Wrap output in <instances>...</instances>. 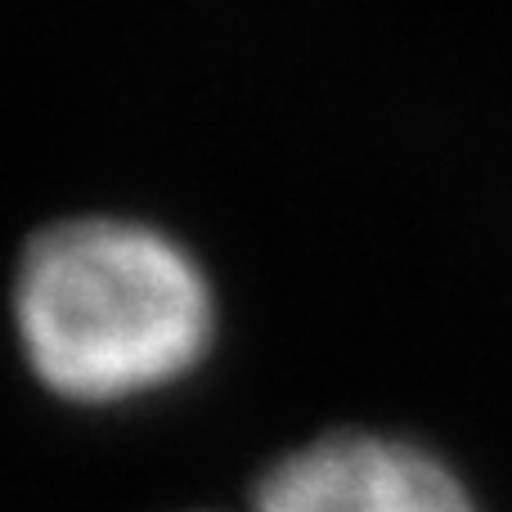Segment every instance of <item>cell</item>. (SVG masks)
Instances as JSON below:
<instances>
[{
	"label": "cell",
	"instance_id": "6da1fadb",
	"mask_svg": "<svg viewBox=\"0 0 512 512\" xmlns=\"http://www.w3.org/2000/svg\"><path fill=\"white\" fill-rule=\"evenodd\" d=\"M14 328L32 378L77 409L180 387L216 342L203 265L171 234L86 216L36 234L18 261Z\"/></svg>",
	"mask_w": 512,
	"mask_h": 512
},
{
	"label": "cell",
	"instance_id": "7a4b0ae2",
	"mask_svg": "<svg viewBox=\"0 0 512 512\" xmlns=\"http://www.w3.org/2000/svg\"><path fill=\"white\" fill-rule=\"evenodd\" d=\"M252 512H477V504L423 445L333 432L270 463Z\"/></svg>",
	"mask_w": 512,
	"mask_h": 512
}]
</instances>
